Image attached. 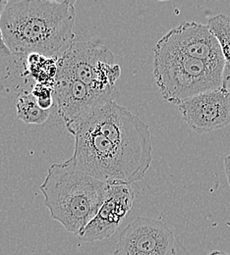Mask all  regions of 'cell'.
<instances>
[{
  "label": "cell",
  "instance_id": "obj_3",
  "mask_svg": "<svg viewBox=\"0 0 230 255\" xmlns=\"http://www.w3.org/2000/svg\"><path fill=\"white\" fill-rule=\"evenodd\" d=\"M224 68L192 58L161 40L154 47L156 83L164 99L172 104L222 88Z\"/></svg>",
  "mask_w": 230,
  "mask_h": 255
},
{
  "label": "cell",
  "instance_id": "obj_18",
  "mask_svg": "<svg viewBox=\"0 0 230 255\" xmlns=\"http://www.w3.org/2000/svg\"><path fill=\"white\" fill-rule=\"evenodd\" d=\"M230 255L229 254H227V253H225V252H220V251H215V252H212V253H210V254H208V255Z\"/></svg>",
  "mask_w": 230,
  "mask_h": 255
},
{
  "label": "cell",
  "instance_id": "obj_13",
  "mask_svg": "<svg viewBox=\"0 0 230 255\" xmlns=\"http://www.w3.org/2000/svg\"><path fill=\"white\" fill-rule=\"evenodd\" d=\"M17 118L29 125H43L50 116V110L40 108L32 93H22L16 100Z\"/></svg>",
  "mask_w": 230,
  "mask_h": 255
},
{
  "label": "cell",
  "instance_id": "obj_14",
  "mask_svg": "<svg viewBox=\"0 0 230 255\" xmlns=\"http://www.w3.org/2000/svg\"><path fill=\"white\" fill-rule=\"evenodd\" d=\"M57 57L49 58L40 54H30L27 57L26 70L37 82L53 86L57 73Z\"/></svg>",
  "mask_w": 230,
  "mask_h": 255
},
{
  "label": "cell",
  "instance_id": "obj_16",
  "mask_svg": "<svg viewBox=\"0 0 230 255\" xmlns=\"http://www.w3.org/2000/svg\"><path fill=\"white\" fill-rule=\"evenodd\" d=\"M7 2L8 1L0 0V57H8L12 54L11 51L9 50V48L7 47L5 41H4L3 33H2V30H1V19H2L3 12L5 10V7L7 5Z\"/></svg>",
  "mask_w": 230,
  "mask_h": 255
},
{
  "label": "cell",
  "instance_id": "obj_7",
  "mask_svg": "<svg viewBox=\"0 0 230 255\" xmlns=\"http://www.w3.org/2000/svg\"><path fill=\"white\" fill-rule=\"evenodd\" d=\"M113 255H176L173 232L161 220L137 217L122 231Z\"/></svg>",
  "mask_w": 230,
  "mask_h": 255
},
{
  "label": "cell",
  "instance_id": "obj_17",
  "mask_svg": "<svg viewBox=\"0 0 230 255\" xmlns=\"http://www.w3.org/2000/svg\"><path fill=\"white\" fill-rule=\"evenodd\" d=\"M224 164H225L226 175H227V178H228V181H229V184H230V154L225 158Z\"/></svg>",
  "mask_w": 230,
  "mask_h": 255
},
{
  "label": "cell",
  "instance_id": "obj_6",
  "mask_svg": "<svg viewBox=\"0 0 230 255\" xmlns=\"http://www.w3.org/2000/svg\"><path fill=\"white\" fill-rule=\"evenodd\" d=\"M120 76L121 68L113 52L99 41H74L57 59L55 78L80 81L99 93L118 91Z\"/></svg>",
  "mask_w": 230,
  "mask_h": 255
},
{
  "label": "cell",
  "instance_id": "obj_4",
  "mask_svg": "<svg viewBox=\"0 0 230 255\" xmlns=\"http://www.w3.org/2000/svg\"><path fill=\"white\" fill-rule=\"evenodd\" d=\"M68 131L87 128L99 131L149 170L153 160L150 127L127 108L110 101L66 124Z\"/></svg>",
  "mask_w": 230,
  "mask_h": 255
},
{
  "label": "cell",
  "instance_id": "obj_2",
  "mask_svg": "<svg viewBox=\"0 0 230 255\" xmlns=\"http://www.w3.org/2000/svg\"><path fill=\"white\" fill-rule=\"evenodd\" d=\"M108 184L81 171L68 159L52 164L40 186L52 219L77 237L99 212Z\"/></svg>",
  "mask_w": 230,
  "mask_h": 255
},
{
  "label": "cell",
  "instance_id": "obj_9",
  "mask_svg": "<svg viewBox=\"0 0 230 255\" xmlns=\"http://www.w3.org/2000/svg\"><path fill=\"white\" fill-rule=\"evenodd\" d=\"M135 192L131 185L108 184V190L94 219L82 231L78 238L86 243L109 239L131 210Z\"/></svg>",
  "mask_w": 230,
  "mask_h": 255
},
{
  "label": "cell",
  "instance_id": "obj_12",
  "mask_svg": "<svg viewBox=\"0 0 230 255\" xmlns=\"http://www.w3.org/2000/svg\"><path fill=\"white\" fill-rule=\"evenodd\" d=\"M207 26L217 37L225 58L222 87L230 91V16L219 14L211 17L208 19Z\"/></svg>",
  "mask_w": 230,
  "mask_h": 255
},
{
  "label": "cell",
  "instance_id": "obj_8",
  "mask_svg": "<svg viewBox=\"0 0 230 255\" xmlns=\"http://www.w3.org/2000/svg\"><path fill=\"white\" fill-rule=\"evenodd\" d=\"M178 110L197 133L226 128L230 124V91L222 87L200 94L178 105Z\"/></svg>",
  "mask_w": 230,
  "mask_h": 255
},
{
  "label": "cell",
  "instance_id": "obj_1",
  "mask_svg": "<svg viewBox=\"0 0 230 255\" xmlns=\"http://www.w3.org/2000/svg\"><path fill=\"white\" fill-rule=\"evenodd\" d=\"M75 0H9L1 19L12 54L53 58L74 42Z\"/></svg>",
  "mask_w": 230,
  "mask_h": 255
},
{
  "label": "cell",
  "instance_id": "obj_11",
  "mask_svg": "<svg viewBox=\"0 0 230 255\" xmlns=\"http://www.w3.org/2000/svg\"><path fill=\"white\" fill-rule=\"evenodd\" d=\"M119 91L99 93L80 81L68 78H55L53 98L58 114L65 124L77 120L99 105L115 101Z\"/></svg>",
  "mask_w": 230,
  "mask_h": 255
},
{
  "label": "cell",
  "instance_id": "obj_15",
  "mask_svg": "<svg viewBox=\"0 0 230 255\" xmlns=\"http://www.w3.org/2000/svg\"><path fill=\"white\" fill-rule=\"evenodd\" d=\"M33 96L36 98L40 108L44 110H49L53 105V86L44 84H35L32 91Z\"/></svg>",
  "mask_w": 230,
  "mask_h": 255
},
{
  "label": "cell",
  "instance_id": "obj_10",
  "mask_svg": "<svg viewBox=\"0 0 230 255\" xmlns=\"http://www.w3.org/2000/svg\"><path fill=\"white\" fill-rule=\"evenodd\" d=\"M160 40L192 58L225 65L221 45L207 25L196 22H182Z\"/></svg>",
  "mask_w": 230,
  "mask_h": 255
},
{
  "label": "cell",
  "instance_id": "obj_5",
  "mask_svg": "<svg viewBox=\"0 0 230 255\" xmlns=\"http://www.w3.org/2000/svg\"><path fill=\"white\" fill-rule=\"evenodd\" d=\"M70 133L75 137L71 159L81 171L106 184L131 185L144 179L148 170L99 131L77 128Z\"/></svg>",
  "mask_w": 230,
  "mask_h": 255
}]
</instances>
